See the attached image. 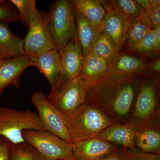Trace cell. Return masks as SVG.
<instances>
[{"instance_id":"cell-27","label":"cell","mask_w":160,"mask_h":160,"mask_svg":"<svg viewBox=\"0 0 160 160\" xmlns=\"http://www.w3.org/2000/svg\"><path fill=\"white\" fill-rule=\"evenodd\" d=\"M10 160H46L35 149L25 142L12 145Z\"/></svg>"},{"instance_id":"cell-8","label":"cell","mask_w":160,"mask_h":160,"mask_svg":"<svg viewBox=\"0 0 160 160\" xmlns=\"http://www.w3.org/2000/svg\"><path fill=\"white\" fill-rule=\"evenodd\" d=\"M31 102L37 109L38 116L45 130L72 144L62 114L47 96L36 92L32 96Z\"/></svg>"},{"instance_id":"cell-15","label":"cell","mask_w":160,"mask_h":160,"mask_svg":"<svg viewBox=\"0 0 160 160\" xmlns=\"http://www.w3.org/2000/svg\"><path fill=\"white\" fill-rule=\"evenodd\" d=\"M135 127L129 122L115 123L106 128L96 137L123 148L135 149Z\"/></svg>"},{"instance_id":"cell-25","label":"cell","mask_w":160,"mask_h":160,"mask_svg":"<svg viewBox=\"0 0 160 160\" xmlns=\"http://www.w3.org/2000/svg\"><path fill=\"white\" fill-rule=\"evenodd\" d=\"M12 4L19 13L21 22L28 27L42 17V12L37 8L35 0H11Z\"/></svg>"},{"instance_id":"cell-3","label":"cell","mask_w":160,"mask_h":160,"mask_svg":"<svg viewBox=\"0 0 160 160\" xmlns=\"http://www.w3.org/2000/svg\"><path fill=\"white\" fill-rule=\"evenodd\" d=\"M64 118L72 144L94 137L118 122L101 110L86 103Z\"/></svg>"},{"instance_id":"cell-13","label":"cell","mask_w":160,"mask_h":160,"mask_svg":"<svg viewBox=\"0 0 160 160\" xmlns=\"http://www.w3.org/2000/svg\"><path fill=\"white\" fill-rule=\"evenodd\" d=\"M31 66L27 55L3 60L0 63V99L4 89L8 86L19 88L20 78L25 69Z\"/></svg>"},{"instance_id":"cell-29","label":"cell","mask_w":160,"mask_h":160,"mask_svg":"<svg viewBox=\"0 0 160 160\" xmlns=\"http://www.w3.org/2000/svg\"><path fill=\"white\" fill-rule=\"evenodd\" d=\"M21 22L19 13L10 1H0V22Z\"/></svg>"},{"instance_id":"cell-36","label":"cell","mask_w":160,"mask_h":160,"mask_svg":"<svg viewBox=\"0 0 160 160\" xmlns=\"http://www.w3.org/2000/svg\"><path fill=\"white\" fill-rule=\"evenodd\" d=\"M76 160L75 159H74V160Z\"/></svg>"},{"instance_id":"cell-14","label":"cell","mask_w":160,"mask_h":160,"mask_svg":"<svg viewBox=\"0 0 160 160\" xmlns=\"http://www.w3.org/2000/svg\"><path fill=\"white\" fill-rule=\"evenodd\" d=\"M118 146L96 137L72 144L76 160H98L111 153Z\"/></svg>"},{"instance_id":"cell-19","label":"cell","mask_w":160,"mask_h":160,"mask_svg":"<svg viewBox=\"0 0 160 160\" xmlns=\"http://www.w3.org/2000/svg\"><path fill=\"white\" fill-rule=\"evenodd\" d=\"M76 12L102 29L106 10L99 0H73Z\"/></svg>"},{"instance_id":"cell-11","label":"cell","mask_w":160,"mask_h":160,"mask_svg":"<svg viewBox=\"0 0 160 160\" xmlns=\"http://www.w3.org/2000/svg\"><path fill=\"white\" fill-rule=\"evenodd\" d=\"M31 66L36 67L49 81L51 89L48 96L54 95L61 85L59 51L55 49L29 57Z\"/></svg>"},{"instance_id":"cell-33","label":"cell","mask_w":160,"mask_h":160,"mask_svg":"<svg viewBox=\"0 0 160 160\" xmlns=\"http://www.w3.org/2000/svg\"><path fill=\"white\" fill-rule=\"evenodd\" d=\"M98 160H121L118 146L111 153L101 158Z\"/></svg>"},{"instance_id":"cell-28","label":"cell","mask_w":160,"mask_h":160,"mask_svg":"<svg viewBox=\"0 0 160 160\" xmlns=\"http://www.w3.org/2000/svg\"><path fill=\"white\" fill-rule=\"evenodd\" d=\"M121 160H160V153H148L135 149H119Z\"/></svg>"},{"instance_id":"cell-32","label":"cell","mask_w":160,"mask_h":160,"mask_svg":"<svg viewBox=\"0 0 160 160\" xmlns=\"http://www.w3.org/2000/svg\"><path fill=\"white\" fill-rule=\"evenodd\" d=\"M13 144L0 136V160H10Z\"/></svg>"},{"instance_id":"cell-4","label":"cell","mask_w":160,"mask_h":160,"mask_svg":"<svg viewBox=\"0 0 160 160\" xmlns=\"http://www.w3.org/2000/svg\"><path fill=\"white\" fill-rule=\"evenodd\" d=\"M44 15L52 39L59 51L77 36L76 12L72 1L57 0Z\"/></svg>"},{"instance_id":"cell-30","label":"cell","mask_w":160,"mask_h":160,"mask_svg":"<svg viewBox=\"0 0 160 160\" xmlns=\"http://www.w3.org/2000/svg\"><path fill=\"white\" fill-rule=\"evenodd\" d=\"M160 58L146 63L145 67L140 72L138 77L139 78H160Z\"/></svg>"},{"instance_id":"cell-17","label":"cell","mask_w":160,"mask_h":160,"mask_svg":"<svg viewBox=\"0 0 160 160\" xmlns=\"http://www.w3.org/2000/svg\"><path fill=\"white\" fill-rule=\"evenodd\" d=\"M129 22L115 12L106 10V17L102 26V31L110 38L119 52L124 46Z\"/></svg>"},{"instance_id":"cell-21","label":"cell","mask_w":160,"mask_h":160,"mask_svg":"<svg viewBox=\"0 0 160 160\" xmlns=\"http://www.w3.org/2000/svg\"><path fill=\"white\" fill-rule=\"evenodd\" d=\"M109 66V63L104 59L89 53L84 58L79 76L92 84L105 77Z\"/></svg>"},{"instance_id":"cell-22","label":"cell","mask_w":160,"mask_h":160,"mask_svg":"<svg viewBox=\"0 0 160 160\" xmlns=\"http://www.w3.org/2000/svg\"><path fill=\"white\" fill-rule=\"evenodd\" d=\"M101 1L106 10L118 14L129 22L139 17L143 9L133 0H109Z\"/></svg>"},{"instance_id":"cell-26","label":"cell","mask_w":160,"mask_h":160,"mask_svg":"<svg viewBox=\"0 0 160 160\" xmlns=\"http://www.w3.org/2000/svg\"><path fill=\"white\" fill-rule=\"evenodd\" d=\"M118 53L113 42L102 31L89 53L104 59L109 65Z\"/></svg>"},{"instance_id":"cell-6","label":"cell","mask_w":160,"mask_h":160,"mask_svg":"<svg viewBox=\"0 0 160 160\" xmlns=\"http://www.w3.org/2000/svg\"><path fill=\"white\" fill-rule=\"evenodd\" d=\"M23 137L46 160L75 159L72 144L45 130H26Z\"/></svg>"},{"instance_id":"cell-16","label":"cell","mask_w":160,"mask_h":160,"mask_svg":"<svg viewBox=\"0 0 160 160\" xmlns=\"http://www.w3.org/2000/svg\"><path fill=\"white\" fill-rule=\"evenodd\" d=\"M134 146L144 152L160 154V121L136 129Z\"/></svg>"},{"instance_id":"cell-23","label":"cell","mask_w":160,"mask_h":160,"mask_svg":"<svg viewBox=\"0 0 160 160\" xmlns=\"http://www.w3.org/2000/svg\"><path fill=\"white\" fill-rule=\"evenodd\" d=\"M151 30L143 9L139 17L129 22L123 47L126 49L130 48L142 40Z\"/></svg>"},{"instance_id":"cell-1","label":"cell","mask_w":160,"mask_h":160,"mask_svg":"<svg viewBox=\"0 0 160 160\" xmlns=\"http://www.w3.org/2000/svg\"><path fill=\"white\" fill-rule=\"evenodd\" d=\"M138 83V77L123 80L102 78L90 85L85 103L101 110L118 122H128Z\"/></svg>"},{"instance_id":"cell-31","label":"cell","mask_w":160,"mask_h":160,"mask_svg":"<svg viewBox=\"0 0 160 160\" xmlns=\"http://www.w3.org/2000/svg\"><path fill=\"white\" fill-rule=\"evenodd\" d=\"M144 10L152 30L160 27V6H152Z\"/></svg>"},{"instance_id":"cell-24","label":"cell","mask_w":160,"mask_h":160,"mask_svg":"<svg viewBox=\"0 0 160 160\" xmlns=\"http://www.w3.org/2000/svg\"><path fill=\"white\" fill-rule=\"evenodd\" d=\"M126 53L136 55L146 62L153 61L160 57L155 45L154 29L146 35L142 40L126 49Z\"/></svg>"},{"instance_id":"cell-10","label":"cell","mask_w":160,"mask_h":160,"mask_svg":"<svg viewBox=\"0 0 160 160\" xmlns=\"http://www.w3.org/2000/svg\"><path fill=\"white\" fill-rule=\"evenodd\" d=\"M24 39L25 54L29 57L57 49L47 28L44 12L38 22L30 25Z\"/></svg>"},{"instance_id":"cell-18","label":"cell","mask_w":160,"mask_h":160,"mask_svg":"<svg viewBox=\"0 0 160 160\" xmlns=\"http://www.w3.org/2000/svg\"><path fill=\"white\" fill-rule=\"evenodd\" d=\"M25 54L24 39L12 32L8 23L0 22V60Z\"/></svg>"},{"instance_id":"cell-9","label":"cell","mask_w":160,"mask_h":160,"mask_svg":"<svg viewBox=\"0 0 160 160\" xmlns=\"http://www.w3.org/2000/svg\"><path fill=\"white\" fill-rule=\"evenodd\" d=\"M59 51L61 69V88L79 76L84 57L77 36L72 38Z\"/></svg>"},{"instance_id":"cell-20","label":"cell","mask_w":160,"mask_h":160,"mask_svg":"<svg viewBox=\"0 0 160 160\" xmlns=\"http://www.w3.org/2000/svg\"><path fill=\"white\" fill-rule=\"evenodd\" d=\"M77 37L81 47L83 57L89 54L93 45L102 32L81 15L76 13Z\"/></svg>"},{"instance_id":"cell-35","label":"cell","mask_w":160,"mask_h":160,"mask_svg":"<svg viewBox=\"0 0 160 160\" xmlns=\"http://www.w3.org/2000/svg\"><path fill=\"white\" fill-rule=\"evenodd\" d=\"M3 60H0V63H1V62H2V61Z\"/></svg>"},{"instance_id":"cell-34","label":"cell","mask_w":160,"mask_h":160,"mask_svg":"<svg viewBox=\"0 0 160 160\" xmlns=\"http://www.w3.org/2000/svg\"><path fill=\"white\" fill-rule=\"evenodd\" d=\"M155 45L158 52L160 51V27L154 29Z\"/></svg>"},{"instance_id":"cell-7","label":"cell","mask_w":160,"mask_h":160,"mask_svg":"<svg viewBox=\"0 0 160 160\" xmlns=\"http://www.w3.org/2000/svg\"><path fill=\"white\" fill-rule=\"evenodd\" d=\"M90 85L79 76L61 87L53 95L47 96V98L64 117L85 103Z\"/></svg>"},{"instance_id":"cell-2","label":"cell","mask_w":160,"mask_h":160,"mask_svg":"<svg viewBox=\"0 0 160 160\" xmlns=\"http://www.w3.org/2000/svg\"><path fill=\"white\" fill-rule=\"evenodd\" d=\"M138 79L137 92L128 122L136 129L160 121V78Z\"/></svg>"},{"instance_id":"cell-12","label":"cell","mask_w":160,"mask_h":160,"mask_svg":"<svg viewBox=\"0 0 160 160\" xmlns=\"http://www.w3.org/2000/svg\"><path fill=\"white\" fill-rule=\"evenodd\" d=\"M146 63L137 56L119 52L109 65L104 78L109 79L123 80L137 77Z\"/></svg>"},{"instance_id":"cell-5","label":"cell","mask_w":160,"mask_h":160,"mask_svg":"<svg viewBox=\"0 0 160 160\" xmlns=\"http://www.w3.org/2000/svg\"><path fill=\"white\" fill-rule=\"evenodd\" d=\"M29 129L46 130L37 112L30 110L18 111L0 107V136L13 145L25 143L23 132Z\"/></svg>"}]
</instances>
